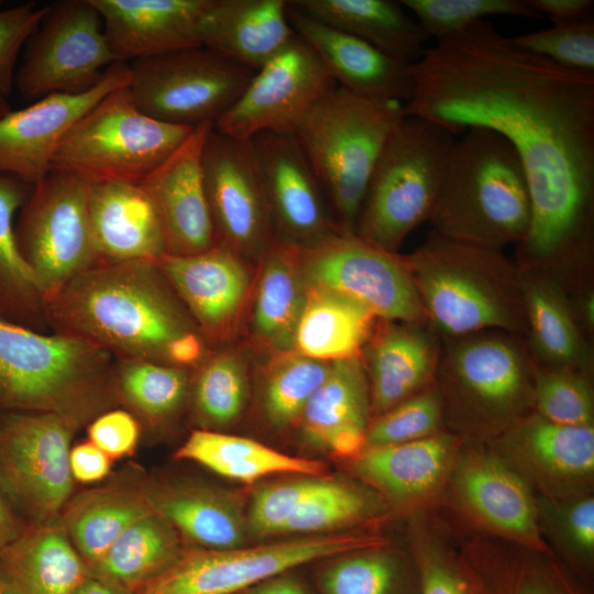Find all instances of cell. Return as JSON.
<instances>
[{
	"label": "cell",
	"mask_w": 594,
	"mask_h": 594,
	"mask_svg": "<svg viewBox=\"0 0 594 594\" xmlns=\"http://www.w3.org/2000/svg\"><path fill=\"white\" fill-rule=\"evenodd\" d=\"M585 312L587 315L588 320H590V315H591V319L593 320V299L592 298H591V301L588 300L586 302Z\"/></svg>",
	"instance_id": "cell-61"
},
{
	"label": "cell",
	"mask_w": 594,
	"mask_h": 594,
	"mask_svg": "<svg viewBox=\"0 0 594 594\" xmlns=\"http://www.w3.org/2000/svg\"><path fill=\"white\" fill-rule=\"evenodd\" d=\"M365 535H315L283 542L233 549L182 552L136 594H235L301 564L377 547Z\"/></svg>",
	"instance_id": "cell-9"
},
{
	"label": "cell",
	"mask_w": 594,
	"mask_h": 594,
	"mask_svg": "<svg viewBox=\"0 0 594 594\" xmlns=\"http://www.w3.org/2000/svg\"><path fill=\"white\" fill-rule=\"evenodd\" d=\"M295 246L275 243L265 253L253 308V331L262 344L279 352L294 349L306 284Z\"/></svg>",
	"instance_id": "cell-33"
},
{
	"label": "cell",
	"mask_w": 594,
	"mask_h": 594,
	"mask_svg": "<svg viewBox=\"0 0 594 594\" xmlns=\"http://www.w3.org/2000/svg\"><path fill=\"white\" fill-rule=\"evenodd\" d=\"M127 86L105 96L72 125L51 172L72 174L90 185L141 184L195 129L141 112Z\"/></svg>",
	"instance_id": "cell-7"
},
{
	"label": "cell",
	"mask_w": 594,
	"mask_h": 594,
	"mask_svg": "<svg viewBox=\"0 0 594 594\" xmlns=\"http://www.w3.org/2000/svg\"><path fill=\"white\" fill-rule=\"evenodd\" d=\"M47 6L26 2L0 10V100L11 95L21 50L38 28Z\"/></svg>",
	"instance_id": "cell-51"
},
{
	"label": "cell",
	"mask_w": 594,
	"mask_h": 594,
	"mask_svg": "<svg viewBox=\"0 0 594 594\" xmlns=\"http://www.w3.org/2000/svg\"><path fill=\"white\" fill-rule=\"evenodd\" d=\"M425 312L449 334L510 328L513 319L499 294L465 270L466 244L433 233L407 263Z\"/></svg>",
	"instance_id": "cell-17"
},
{
	"label": "cell",
	"mask_w": 594,
	"mask_h": 594,
	"mask_svg": "<svg viewBox=\"0 0 594 594\" xmlns=\"http://www.w3.org/2000/svg\"><path fill=\"white\" fill-rule=\"evenodd\" d=\"M508 442L527 466L548 479L574 481L593 473V426L560 425L539 416L516 429Z\"/></svg>",
	"instance_id": "cell-37"
},
{
	"label": "cell",
	"mask_w": 594,
	"mask_h": 594,
	"mask_svg": "<svg viewBox=\"0 0 594 594\" xmlns=\"http://www.w3.org/2000/svg\"><path fill=\"white\" fill-rule=\"evenodd\" d=\"M76 429L54 414L0 410V491L32 525L57 521L66 506Z\"/></svg>",
	"instance_id": "cell-11"
},
{
	"label": "cell",
	"mask_w": 594,
	"mask_h": 594,
	"mask_svg": "<svg viewBox=\"0 0 594 594\" xmlns=\"http://www.w3.org/2000/svg\"><path fill=\"white\" fill-rule=\"evenodd\" d=\"M331 362L285 352L271 364L264 383L263 405L270 422L287 427L301 414L316 389L327 377Z\"/></svg>",
	"instance_id": "cell-41"
},
{
	"label": "cell",
	"mask_w": 594,
	"mask_h": 594,
	"mask_svg": "<svg viewBox=\"0 0 594 594\" xmlns=\"http://www.w3.org/2000/svg\"><path fill=\"white\" fill-rule=\"evenodd\" d=\"M287 15L294 31L315 50L338 86L402 103L410 99L414 90L410 65L309 16L289 1Z\"/></svg>",
	"instance_id": "cell-22"
},
{
	"label": "cell",
	"mask_w": 594,
	"mask_h": 594,
	"mask_svg": "<svg viewBox=\"0 0 594 594\" xmlns=\"http://www.w3.org/2000/svg\"><path fill=\"white\" fill-rule=\"evenodd\" d=\"M212 127V123L195 127L140 184L161 219L167 254H197L216 244L202 168L204 146Z\"/></svg>",
	"instance_id": "cell-19"
},
{
	"label": "cell",
	"mask_w": 594,
	"mask_h": 594,
	"mask_svg": "<svg viewBox=\"0 0 594 594\" xmlns=\"http://www.w3.org/2000/svg\"><path fill=\"white\" fill-rule=\"evenodd\" d=\"M536 400L540 416L568 426H592L593 402L586 383L566 373L546 372L537 381Z\"/></svg>",
	"instance_id": "cell-49"
},
{
	"label": "cell",
	"mask_w": 594,
	"mask_h": 594,
	"mask_svg": "<svg viewBox=\"0 0 594 594\" xmlns=\"http://www.w3.org/2000/svg\"><path fill=\"white\" fill-rule=\"evenodd\" d=\"M541 15L548 14L552 21H571L590 18L593 0H528Z\"/></svg>",
	"instance_id": "cell-56"
},
{
	"label": "cell",
	"mask_w": 594,
	"mask_h": 594,
	"mask_svg": "<svg viewBox=\"0 0 594 594\" xmlns=\"http://www.w3.org/2000/svg\"><path fill=\"white\" fill-rule=\"evenodd\" d=\"M375 316L334 292L309 286L297 323L294 348L323 362L358 358Z\"/></svg>",
	"instance_id": "cell-29"
},
{
	"label": "cell",
	"mask_w": 594,
	"mask_h": 594,
	"mask_svg": "<svg viewBox=\"0 0 594 594\" xmlns=\"http://www.w3.org/2000/svg\"><path fill=\"white\" fill-rule=\"evenodd\" d=\"M322 477L307 476L272 484L253 497L248 527L258 537L282 534L286 521L319 485Z\"/></svg>",
	"instance_id": "cell-50"
},
{
	"label": "cell",
	"mask_w": 594,
	"mask_h": 594,
	"mask_svg": "<svg viewBox=\"0 0 594 594\" xmlns=\"http://www.w3.org/2000/svg\"><path fill=\"white\" fill-rule=\"evenodd\" d=\"M519 47L565 67L594 74V21H553V25L510 37Z\"/></svg>",
	"instance_id": "cell-46"
},
{
	"label": "cell",
	"mask_w": 594,
	"mask_h": 594,
	"mask_svg": "<svg viewBox=\"0 0 594 594\" xmlns=\"http://www.w3.org/2000/svg\"><path fill=\"white\" fill-rule=\"evenodd\" d=\"M285 0H215L204 46L257 72L296 36Z\"/></svg>",
	"instance_id": "cell-25"
},
{
	"label": "cell",
	"mask_w": 594,
	"mask_h": 594,
	"mask_svg": "<svg viewBox=\"0 0 594 594\" xmlns=\"http://www.w3.org/2000/svg\"><path fill=\"white\" fill-rule=\"evenodd\" d=\"M404 103L360 95L341 86L321 97L294 135L334 210L339 231L354 234L374 165Z\"/></svg>",
	"instance_id": "cell-5"
},
{
	"label": "cell",
	"mask_w": 594,
	"mask_h": 594,
	"mask_svg": "<svg viewBox=\"0 0 594 594\" xmlns=\"http://www.w3.org/2000/svg\"><path fill=\"white\" fill-rule=\"evenodd\" d=\"M152 512L145 491L111 485L78 495L59 524L89 570L131 524Z\"/></svg>",
	"instance_id": "cell-30"
},
{
	"label": "cell",
	"mask_w": 594,
	"mask_h": 594,
	"mask_svg": "<svg viewBox=\"0 0 594 594\" xmlns=\"http://www.w3.org/2000/svg\"><path fill=\"white\" fill-rule=\"evenodd\" d=\"M91 443L111 459L131 454L140 440V421L129 410L111 408L94 418L87 429Z\"/></svg>",
	"instance_id": "cell-52"
},
{
	"label": "cell",
	"mask_w": 594,
	"mask_h": 594,
	"mask_svg": "<svg viewBox=\"0 0 594 594\" xmlns=\"http://www.w3.org/2000/svg\"><path fill=\"white\" fill-rule=\"evenodd\" d=\"M449 436H429L415 441L367 447L355 463L358 472L389 495L418 498L440 483L452 454Z\"/></svg>",
	"instance_id": "cell-32"
},
{
	"label": "cell",
	"mask_w": 594,
	"mask_h": 594,
	"mask_svg": "<svg viewBox=\"0 0 594 594\" xmlns=\"http://www.w3.org/2000/svg\"><path fill=\"white\" fill-rule=\"evenodd\" d=\"M454 135L426 119L405 116L372 170L354 234L393 253L430 219Z\"/></svg>",
	"instance_id": "cell-6"
},
{
	"label": "cell",
	"mask_w": 594,
	"mask_h": 594,
	"mask_svg": "<svg viewBox=\"0 0 594 594\" xmlns=\"http://www.w3.org/2000/svg\"><path fill=\"white\" fill-rule=\"evenodd\" d=\"M530 195L510 143L486 128H471L454 140L431 220L436 233L495 250L527 235Z\"/></svg>",
	"instance_id": "cell-4"
},
{
	"label": "cell",
	"mask_w": 594,
	"mask_h": 594,
	"mask_svg": "<svg viewBox=\"0 0 594 594\" xmlns=\"http://www.w3.org/2000/svg\"><path fill=\"white\" fill-rule=\"evenodd\" d=\"M72 594H132V591L112 581L89 574Z\"/></svg>",
	"instance_id": "cell-59"
},
{
	"label": "cell",
	"mask_w": 594,
	"mask_h": 594,
	"mask_svg": "<svg viewBox=\"0 0 594 594\" xmlns=\"http://www.w3.org/2000/svg\"><path fill=\"white\" fill-rule=\"evenodd\" d=\"M88 213L98 261L155 262L167 253L161 219L140 184L90 185Z\"/></svg>",
	"instance_id": "cell-23"
},
{
	"label": "cell",
	"mask_w": 594,
	"mask_h": 594,
	"mask_svg": "<svg viewBox=\"0 0 594 594\" xmlns=\"http://www.w3.org/2000/svg\"><path fill=\"white\" fill-rule=\"evenodd\" d=\"M433 358L431 340L424 332L404 327L384 332L370 356L374 408L385 413L404 402L426 381Z\"/></svg>",
	"instance_id": "cell-38"
},
{
	"label": "cell",
	"mask_w": 594,
	"mask_h": 594,
	"mask_svg": "<svg viewBox=\"0 0 594 594\" xmlns=\"http://www.w3.org/2000/svg\"><path fill=\"white\" fill-rule=\"evenodd\" d=\"M51 332L76 336L116 359L166 362L173 341L200 331L150 261H97L46 299Z\"/></svg>",
	"instance_id": "cell-2"
},
{
	"label": "cell",
	"mask_w": 594,
	"mask_h": 594,
	"mask_svg": "<svg viewBox=\"0 0 594 594\" xmlns=\"http://www.w3.org/2000/svg\"><path fill=\"white\" fill-rule=\"evenodd\" d=\"M4 587H6V583H4L3 576H2L1 571H0V594H3Z\"/></svg>",
	"instance_id": "cell-62"
},
{
	"label": "cell",
	"mask_w": 594,
	"mask_h": 594,
	"mask_svg": "<svg viewBox=\"0 0 594 594\" xmlns=\"http://www.w3.org/2000/svg\"><path fill=\"white\" fill-rule=\"evenodd\" d=\"M24 48L14 86L32 102L53 94L85 92L118 63L91 0L48 4Z\"/></svg>",
	"instance_id": "cell-12"
},
{
	"label": "cell",
	"mask_w": 594,
	"mask_h": 594,
	"mask_svg": "<svg viewBox=\"0 0 594 594\" xmlns=\"http://www.w3.org/2000/svg\"><path fill=\"white\" fill-rule=\"evenodd\" d=\"M193 385V403L200 422L224 426L242 411L248 383L242 360L229 352L204 359Z\"/></svg>",
	"instance_id": "cell-42"
},
{
	"label": "cell",
	"mask_w": 594,
	"mask_h": 594,
	"mask_svg": "<svg viewBox=\"0 0 594 594\" xmlns=\"http://www.w3.org/2000/svg\"><path fill=\"white\" fill-rule=\"evenodd\" d=\"M111 458L89 440L70 448L69 470L73 480L96 483L108 476Z\"/></svg>",
	"instance_id": "cell-54"
},
{
	"label": "cell",
	"mask_w": 594,
	"mask_h": 594,
	"mask_svg": "<svg viewBox=\"0 0 594 594\" xmlns=\"http://www.w3.org/2000/svg\"><path fill=\"white\" fill-rule=\"evenodd\" d=\"M453 366L463 387L488 407H509L521 394V359L501 339L483 338L462 343L454 353Z\"/></svg>",
	"instance_id": "cell-40"
},
{
	"label": "cell",
	"mask_w": 594,
	"mask_h": 594,
	"mask_svg": "<svg viewBox=\"0 0 594 594\" xmlns=\"http://www.w3.org/2000/svg\"><path fill=\"white\" fill-rule=\"evenodd\" d=\"M405 116L451 134L503 135L527 179L531 218L522 254L536 262L590 244L594 210V74L562 67L475 22L409 66Z\"/></svg>",
	"instance_id": "cell-1"
},
{
	"label": "cell",
	"mask_w": 594,
	"mask_h": 594,
	"mask_svg": "<svg viewBox=\"0 0 594 594\" xmlns=\"http://www.w3.org/2000/svg\"><path fill=\"white\" fill-rule=\"evenodd\" d=\"M87 182L52 170L33 186L14 227L19 251L46 299L98 261Z\"/></svg>",
	"instance_id": "cell-10"
},
{
	"label": "cell",
	"mask_w": 594,
	"mask_h": 594,
	"mask_svg": "<svg viewBox=\"0 0 594 594\" xmlns=\"http://www.w3.org/2000/svg\"><path fill=\"white\" fill-rule=\"evenodd\" d=\"M0 571L15 594H72L89 575L57 521L32 525L0 548Z\"/></svg>",
	"instance_id": "cell-26"
},
{
	"label": "cell",
	"mask_w": 594,
	"mask_h": 594,
	"mask_svg": "<svg viewBox=\"0 0 594 594\" xmlns=\"http://www.w3.org/2000/svg\"><path fill=\"white\" fill-rule=\"evenodd\" d=\"M263 188L273 234L296 248L333 234L323 187L294 134L261 132L249 140Z\"/></svg>",
	"instance_id": "cell-16"
},
{
	"label": "cell",
	"mask_w": 594,
	"mask_h": 594,
	"mask_svg": "<svg viewBox=\"0 0 594 594\" xmlns=\"http://www.w3.org/2000/svg\"><path fill=\"white\" fill-rule=\"evenodd\" d=\"M130 80L127 63H114L102 79L80 94H53L0 117V175L35 186L51 172L67 131L105 96Z\"/></svg>",
	"instance_id": "cell-18"
},
{
	"label": "cell",
	"mask_w": 594,
	"mask_h": 594,
	"mask_svg": "<svg viewBox=\"0 0 594 594\" xmlns=\"http://www.w3.org/2000/svg\"><path fill=\"white\" fill-rule=\"evenodd\" d=\"M525 297L539 351L561 364L579 362L582 356L580 337L561 296L547 284L531 283Z\"/></svg>",
	"instance_id": "cell-43"
},
{
	"label": "cell",
	"mask_w": 594,
	"mask_h": 594,
	"mask_svg": "<svg viewBox=\"0 0 594 594\" xmlns=\"http://www.w3.org/2000/svg\"><path fill=\"white\" fill-rule=\"evenodd\" d=\"M457 485L465 504L485 522L537 542L536 510L525 482L501 461L474 455L459 469Z\"/></svg>",
	"instance_id": "cell-28"
},
{
	"label": "cell",
	"mask_w": 594,
	"mask_h": 594,
	"mask_svg": "<svg viewBox=\"0 0 594 594\" xmlns=\"http://www.w3.org/2000/svg\"><path fill=\"white\" fill-rule=\"evenodd\" d=\"M398 572L393 557L356 551L328 566L321 585L324 594H393Z\"/></svg>",
	"instance_id": "cell-47"
},
{
	"label": "cell",
	"mask_w": 594,
	"mask_h": 594,
	"mask_svg": "<svg viewBox=\"0 0 594 594\" xmlns=\"http://www.w3.org/2000/svg\"><path fill=\"white\" fill-rule=\"evenodd\" d=\"M436 395H418L397 404L367 427L366 447L398 444L432 436L440 424Z\"/></svg>",
	"instance_id": "cell-48"
},
{
	"label": "cell",
	"mask_w": 594,
	"mask_h": 594,
	"mask_svg": "<svg viewBox=\"0 0 594 594\" xmlns=\"http://www.w3.org/2000/svg\"><path fill=\"white\" fill-rule=\"evenodd\" d=\"M420 591L421 594H473L452 565L432 557L421 563Z\"/></svg>",
	"instance_id": "cell-53"
},
{
	"label": "cell",
	"mask_w": 594,
	"mask_h": 594,
	"mask_svg": "<svg viewBox=\"0 0 594 594\" xmlns=\"http://www.w3.org/2000/svg\"><path fill=\"white\" fill-rule=\"evenodd\" d=\"M370 498L360 490L322 477L317 488L286 521L282 534H320L353 522L371 513Z\"/></svg>",
	"instance_id": "cell-45"
},
{
	"label": "cell",
	"mask_w": 594,
	"mask_h": 594,
	"mask_svg": "<svg viewBox=\"0 0 594 594\" xmlns=\"http://www.w3.org/2000/svg\"><path fill=\"white\" fill-rule=\"evenodd\" d=\"M429 37L441 41L491 15L541 18L528 0H402Z\"/></svg>",
	"instance_id": "cell-44"
},
{
	"label": "cell",
	"mask_w": 594,
	"mask_h": 594,
	"mask_svg": "<svg viewBox=\"0 0 594 594\" xmlns=\"http://www.w3.org/2000/svg\"><path fill=\"white\" fill-rule=\"evenodd\" d=\"M309 16L353 35L408 65L424 55L429 36L399 1L294 0Z\"/></svg>",
	"instance_id": "cell-27"
},
{
	"label": "cell",
	"mask_w": 594,
	"mask_h": 594,
	"mask_svg": "<svg viewBox=\"0 0 594 594\" xmlns=\"http://www.w3.org/2000/svg\"><path fill=\"white\" fill-rule=\"evenodd\" d=\"M565 532L574 547L584 553L594 548V501L582 498L573 503L563 517Z\"/></svg>",
	"instance_id": "cell-55"
},
{
	"label": "cell",
	"mask_w": 594,
	"mask_h": 594,
	"mask_svg": "<svg viewBox=\"0 0 594 594\" xmlns=\"http://www.w3.org/2000/svg\"><path fill=\"white\" fill-rule=\"evenodd\" d=\"M127 86L136 108L158 121L195 128L220 119L255 72L206 47L129 63Z\"/></svg>",
	"instance_id": "cell-8"
},
{
	"label": "cell",
	"mask_w": 594,
	"mask_h": 594,
	"mask_svg": "<svg viewBox=\"0 0 594 594\" xmlns=\"http://www.w3.org/2000/svg\"><path fill=\"white\" fill-rule=\"evenodd\" d=\"M215 0H91L117 62L204 46Z\"/></svg>",
	"instance_id": "cell-20"
},
{
	"label": "cell",
	"mask_w": 594,
	"mask_h": 594,
	"mask_svg": "<svg viewBox=\"0 0 594 594\" xmlns=\"http://www.w3.org/2000/svg\"><path fill=\"white\" fill-rule=\"evenodd\" d=\"M1 3H2V2L0 1V6H1Z\"/></svg>",
	"instance_id": "cell-64"
},
{
	"label": "cell",
	"mask_w": 594,
	"mask_h": 594,
	"mask_svg": "<svg viewBox=\"0 0 594 594\" xmlns=\"http://www.w3.org/2000/svg\"><path fill=\"white\" fill-rule=\"evenodd\" d=\"M305 282L350 298L375 317L415 322L425 310L407 264L356 234L296 248Z\"/></svg>",
	"instance_id": "cell-13"
},
{
	"label": "cell",
	"mask_w": 594,
	"mask_h": 594,
	"mask_svg": "<svg viewBox=\"0 0 594 594\" xmlns=\"http://www.w3.org/2000/svg\"><path fill=\"white\" fill-rule=\"evenodd\" d=\"M114 388L122 404L138 419L155 426L183 408L189 392L187 369L144 360L116 359Z\"/></svg>",
	"instance_id": "cell-39"
},
{
	"label": "cell",
	"mask_w": 594,
	"mask_h": 594,
	"mask_svg": "<svg viewBox=\"0 0 594 594\" xmlns=\"http://www.w3.org/2000/svg\"><path fill=\"white\" fill-rule=\"evenodd\" d=\"M516 594H557L550 586L544 582L536 579L525 580Z\"/></svg>",
	"instance_id": "cell-60"
},
{
	"label": "cell",
	"mask_w": 594,
	"mask_h": 594,
	"mask_svg": "<svg viewBox=\"0 0 594 594\" xmlns=\"http://www.w3.org/2000/svg\"><path fill=\"white\" fill-rule=\"evenodd\" d=\"M182 552L175 528L152 512L131 524L88 571L133 591L164 572Z\"/></svg>",
	"instance_id": "cell-36"
},
{
	"label": "cell",
	"mask_w": 594,
	"mask_h": 594,
	"mask_svg": "<svg viewBox=\"0 0 594 594\" xmlns=\"http://www.w3.org/2000/svg\"><path fill=\"white\" fill-rule=\"evenodd\" d=\"M240 594H308L305 587L294 578L279 574L267 579Z\"/></svg>",
	"instance_id": "cell-57"
},
{
	"label": "cell",
	"mask_w": 594,
	"mask_h": 594,
	"mask_svg": "<svg viewBox=\"0 0 594 594\" xmlns=\"http://www.w3.org/2000/svg\"><path fill=\"white\" fill-rule=\"evenodd\" d=\"M3 594H15V593H13V592H12L10 588H8L7 585H6Z\"/></svg>",
	"instance_id": "cell-63"
},
{
	"label": "cell",
	"mask_w": 594,
	"mask_h": 594,
	"mask_svg": "<svg viewBox=\"0 0 594 594\" xmlns=\"http://www.w3.org/2000/svg\"><path fill=\"white\" fill-rule=\"evenodd\" d=\"M32 189L14 176L0 175V318L50 332L45 297L19 251L13 226Z\"/></svg>",
	"instance_id": "cell-31"
},
{
	"label": "cell",
	"mask_w": 594,
	"mask_h": 594,
	"mask_svg": "<svg viewBox=\"0 0 594 594\" xmlns=\"http://www.w3.org/2000/svg\"><path fill=\"white\" fill-rule=\"evenodd\" d=\"M337 86L315 50L296 34L254 73L213 129L242 141L261 132L294 134L309 109Z\"/></svg>",
	"instance_id": "cell-14"
},
{
	"label": "cell",
	"mask_w": 594,
	"mask_h": 594,
	"mask_svg": "<svg viewBox=\"0 0 594 594\" xmlns=\"http://www.w3.org/2000/svg\"><path fill=\"white\" fill-rule=\"evenodd\" d=\"M22 530L19 518L0 491V548L15 539Z\"/></svg>",
	"instance_id": "cell-58"
},
{
	"label": "cell",
	"mask_w": 594,
	"mask_h": 594,
	"mask_svg": "<svg viewBox=\"0 0 594 594\" xmlns=\"http://www.w3.org/2000/svg\"><path fill=\"white\" fill-rule=\"evenodd\" d=\"M215 245L190 255L164 254L156 265L206 340L218 341L233 327L249 292L244 264Z\"/></svg>",
	"instance_id": "cell-21"
},
{
	"label": "cell",
	"mask_w": 594,
	"mask_h": 594,
	"mask_svg": "<svg viewBox=\"0 0 594 594\" xmlns=\"http://www.w3.org/2000/svg\"><path fill=\"white\" fill-rule=\"evenodd\" d=\"M370 395L358 358L331 362L301 417L305 437L338 457H359L366 447Z\"/></svg>",
	"instance_id": "cell-24"
},
{
	"label": "cell",
	"mask_w": 594,
	"mask_h": 594,
	"mask_svg": "<svg viewBox=\"0 0 594 594\" xmlns=\"http://www.w3.org/2000/svg\"><path fill=\"white\" fill-rule=\"evenodd\" d=\"M153 512L206 549L241 547L244 524L228 499L206 488L164 486L144 490Z\"/></svg>",
	"instance_id": "cell-35"
},
{
	"label": "cell",
	"mask_w": 594,
	"mask_h": 594,
	"mask_svg": "<svg viewBox=\"0 0 594 594\" xmlns=\"http://www.w3.org/2000/svg\"><path fill=\"white\" fill-rule=\"evenodd\" d=\"M175 457L245 483L275 473L320 476L324 470L319 461L293 457L252 439L210 430L194 431Z\"/></svg>",
	"instance_id": "cell-34"
},
{
	"label": "cell",
	"mask_w": 594,
	"mask_h": 594,
	"mask_svg": "<svg viewBox=\"0 0 594 594\" xmlns=\"http://www.w3.org/2000/svg\"><path fill=\"white\" fill-rule=\"evenodd\" d=\"M114 363L79 337L0 318V410L54 414L79 428L118 406Z\"/></svg>",
	"instance_id": "cell-3"
},
{
	"label": "cell",
	"mask_w": 594,
	"mask_h": 594,
	"mask_svg": "<svg viewBox=\"0 0 594 594\" xmlns=\"http://www.w3.org/2000/svg\"><path fill=\"white\" fill-rule=\"evenodd\" d=\"M215 245L240 253L270 250L275 241L263 188L249 141L212 127L202 152Z\"/></svg>",
	"instance_id": "cell-15"
}]
</instances>
